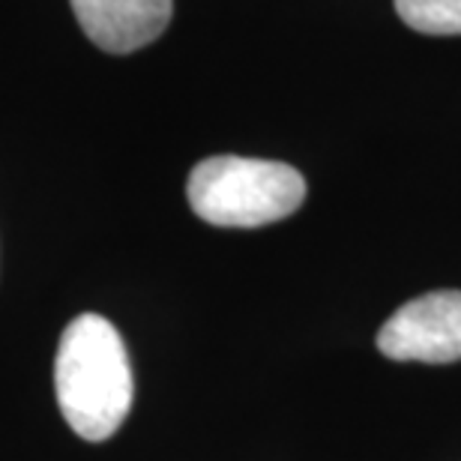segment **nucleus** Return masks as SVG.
Here are the masks:
<instances>
[{"label":"nucleus","instance_id":"1","mask_svg":"<svg viewBox=\"0 0 461 461\" xmlns=\"http://www.w3.org/2000/svg\"><path fill=\"white\" fill-rule=\"evenodd\" d=\"M54 393L69 429L90 444L108 440L123 426L135 384L112 321L94 312L69 321L54 357Z\"/></svg>","mask_w":461,"mask_h":461},{"label":"nucleus","instance_id":"2","mask_svg":"<svg viewBox=\"0 0 461 461\" xmlns=\"http://www.w3.org/2000/svg\"><path fill=\"white\" fill-rule=\"evenodd\" d=\"M189 207L219 228H261L297 213L306 180L297 168L246 156H210L189 174Z\"/></svg>","mask_w":461,"mask_h":461},{"label":"nucleus","instance_id":"3","mask_svg":"<svg viewBox=\"0 0 461 461\" xmlns=\"http://www.w3.org/2000/svg\"><path fill=\"white\" fill-rule=\"evenodd\" d=\"M377 350L399 363L461 359V291H431L404 303L377 333Z\"/></svg>","mask_w":461,"mask_h":461},{"label":"nucleus","instance_id":"4","mask_svg":"<svg viewBox=\"0 0 461 461\" xmlns=\"http://www.w3.org/2000/svg\"><path fill=\"white\" fill-rule=\"evenodd\" d=\"M87 40L108 54H132L159 40L171 22V0H69Z\"/></svg>","mask_w":461,"mask_h":461},{"label":"nucleus","instance_id":"5","mask_svg":"<svg viewBox=\"0 0 461 461\" xmlns=\"http://www.w3.org/2000/svg\"><path fill=\"white\" fill-rule=\"evenodd\" d=\"M395 13L420 33L461 36V0H395Z\"/></svg>","mask_w":461,"mask_h":461}]
</instances>
